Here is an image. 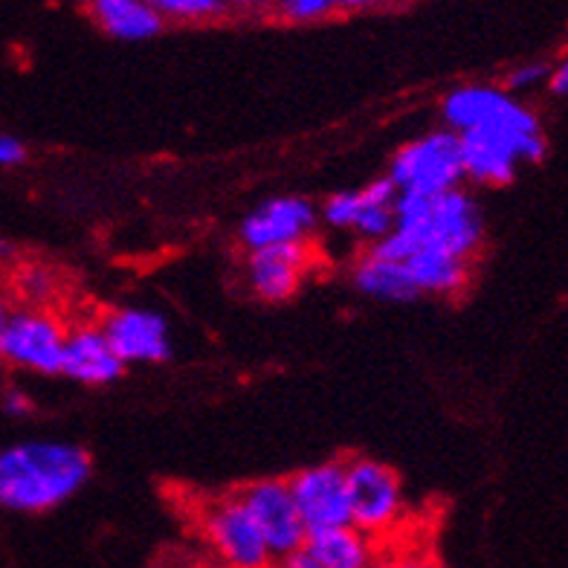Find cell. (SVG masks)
Instances as JSON below:
<instances>
[{
	"instance_id": "1",
	"label": "cell",
	"mask_w": 568,
	"mask_h": 568,
	"mask_svg": "<svg viewBox=\"0 0 568 568\" xmlns=\"http://www.w3.org/2000/svg\"><path fill=\"white\" fill-rule=\"evenodd\" d=\"M485 244V212L462 186L435 197L397 195L395 226L368 253L404 262L415 253H442L470 264Z\"/></svg>"
},
{
	"instance_id": "2",
	"label": "cell",
	"mask_w": 568,
	"mask_h": 568,
	"mask_svg": "<svg viewBox=\"0 0 568 568\" xmlns=\"http://www.w3.org/2000/svg\"><path fill=\"white\" fill-rule=\"evenodd\" d=\"M93 476V458L82 444L30 438L0 449V508L47 514L73 499Z\"/></svg>"
},
{
	"instance_id": "3",
	"label": "cell",
	"mask_w": 568,
	"mask_h": 568,
	"mask_svg": "<svg viewBox=\"0 0 568 568\" xmlns=\"http://www.w3.org/2000/svg\"><path fill=\"white\" fill-rule=\"evenodd\" d=\"M442 116L447 131L464 134V131H487L523 142L539 160L548 154V136L542 120L519 99L510 97L508 90L494 84H464L447 93L442 102Z\"/></svg>"
},
{
	"instance_id": "4",
	"label": "cell",
	"mask_w": 568,
	"mask_h": 568,
	"mask_svg": "<svg viewBox=\"0 0 568 568\" xmlns=\"http://www.w3.org/2000/svg\"><path fill=\"white\" fill-rule=\"evenodd\" d=\"M386 178L392 180L397 195L435 197L453 192L464 183L458 136L447 128H438V131L406 142L392 158Z\"/></svg>"
},
{
	"instance_id": "5",
	"label": "cell",
	"mask_w": 568,
	"mask_h": 568,
	"mask_svg": "<svg viewBox=\"0 0 568 568\" xmlns=\"http://www.w3.org/2000/svg\"><path fill=\"white\" fill-rule=\"evenodd\" d=\"M352 525L366 537L389 531L404 516V481L389 464L366 456L345 458Z\"/></svg>"
},
{
	"instance_id": "6",
	"label": "cell",
	"mask_w": 568,
	"mask_h": 568,
	"mask_svg": "<svg viewBox=\"0 0 568 568\" xmlns=\"http://www.w3.org/2000/svg\"><path fill=\"white\" fill-rule=\"evenodd\" d=\"M235 499L244 505V510L262 534L273 562H282L284 557H291L305 546L307 531L291 496L287 479H258L253 485L241 487Z\"/></svg>"
},
{
	"instance_id": "7",
	"label": "cell",
	"mask_w": 568,
	"mask_h": 568,
	"mask_svg": "<svg viewBox=\"0 0 568 568\" xmlns=\"http://www.w3.org/2000/svg\"><path fill=\"white\" fill-rule=\"evenodd\" d=\"M68 328L41 307H21L12 311L0 339V357L9 366L36 374H61V354H64Z\"/></svg>"
},
{
	"instance_id": "8",
	"label": "cell",
	"mask_w": 568,
	"mask_h": 568,
	"mask_svg": "<svg viewBox=\"0 0 568 568\" xmlns=\"http://www.w3.org/2000/svg\"><path fill=\"white\" fill-rule=\"evenodd\" d=\"M287 487H291V496L296 501V510H300L307 534L352 525L345 462L311 464L296 476H291Z\"/></svg>"
},
{
	"instance_id": "9",
	"label": "cell",
	"mask_w": 568,
	"mask_h": 568,
	"mask_svg": "<svg viewBox=\"0 0 568 568\" xmlns=\"http://www.w3.org/2000/svg\"><path fill=\"white\" fill-rule=\"evenodd\" d=\"M203 534L224 568H270L267 546L235 496H221L203 510Z\"/></svg>"
},
{
	"instance_id": "10",
	"label": "cell",
	"mask_w": 568,
	"mask_h": 568,
	"mask_svg": "<svg viewBox=\"0 0 568 568\" xmlns=\"http://www.w3.org/2000/svg\"><path fill=\"white\" fill-rule=\"evenodd\" d=\"M102 334L128 366H158L172 359V331L151 307H116L102 320Z\"/></svg>"
},
{
	"instance_id": "11",
	"label": "cell",
	"mask_w": 568,
	"mask_h": 568,
	"mask_svg": "<svg viewBox=\"0 0 568 568\" xmlns=\"http://www.w3.org/2000/svg\"><path fill=\"white\" fill-rule=\"evenodd\" d=\"M320 210L307 197L278 195L258 203L244 221H241L239 241L247 253L278 244H300L311 239L316 230Z\"/></svg>"
},
{
	"instance_id": "12",
	"label": "cell",
	"mask_w": 568,
	"mask_h": 568,
	"mask_svg": "<svg viewBox=\"0 0 568 568\" xmlns=\"http://www.w3.org/2000/svg\"><path fill=\"white\" fill-rule=\"evenodd\" d=\"M456 136L462 149L464 180L481 189L510 186L519 174V165L542 163L531 149H525L523 142L510 136L487 134V131H464Z\"/></svg>"
},
{
	"instance_id": "13",
	"label": "cell",
	"mask_w": 568,
	"mask_h": 568,
	"mask_svg": "<svg viewBox=\"0 0 568 568\" xmlns=\"http://www.w3.org/2000/svg\"><path fill=\"white\" fill-rule=\"evenodd\" d=\"M307 267H311V247L307 241L300 244H278L247 253L244 278L255 300L287 302L302 287Z\"/></svg>"
},
{
	"instance_id": "14",
	"label": "cell",
	"mask_w": 568,
	"mask_h": 568,
	"mask_svg": "<svg viewBox=\"0 0 568 568\" xmlns=\"http://www.w3.org/2000/svg\"><path fill=\"white\" fill-rule=\"evenodd\" d=\"M61 374L82 386H113L122 381L125 363L108 345L105 334L97 325H75L64 337V354H61Z\"/></svg>"
},
{
	"instance_id": "15",
	"label": "cell",
	"mask_w": 568,
	"mask_h": 568,
	"mask_svg": "<svg viewBox=\"0 0 568 568\" xmlns=\"http://www.w3.org/2000/svg\"><path fill=\"white\" fill-rule=\"evenodd\" d=\"M305 548L322 568H368L374 562V542L354 525L307 534Z\"/></svg>"
},
{
	"instance_id": "16",
	"label": "cell",
	"mask_w": 568,
	"mask_h": 568,
	"mask_svg": "<svg viewBox=\"0 0 568 568\" xmlns=\"http://www.w3.org/2000/svg\"><path fill=\"white\" fill-rule=\"evenodd\" d=\"M352 282L363 296L381 302H415L420 300L418 287L412 282V276L406 273V267L400 262H392V258H381V255L366 253L354 264Z\"/></svg>"
},
{
	"instance_id": "17",
	"label": "cell",
	"mask_w": 568,
	"mask_h": 568,
	"mask_svg": "<svg viewBox=\"0 0 568 568\" xmlns=\"http://www.w3.org/2000/svg\"><path fill=\"white\" fill-rule=\"evenodd\" d=\"M90 16L120 41H145L163 30V21L145 0H90Z\"/></svg>"
},
{
	"instance_id": "18",
	"label": "cell",
	"mask_w": 568,
	"mask_h": 568,
	"mask_svg": "<svg viewBox=\"0 0 568 568\" xmlns=\"http://www.w3.org/2000/svg\"><path fill=\"white\" fill-rule=\"evenodd\" d=\"M420 296H456L470 284V264L442 253H415L400 262Z\"/></svg>"
},
{
	"instance_id": "19",
	"label": "cell",
	"mask_w": 568,
	"mask_h": 568,
	"mask_svg": "<svg viewBox=\"0 0 568 568\" xmlns=\"http://www.w3.org/2000/svg\"><path fill=\"white\" fill-rule=\"evenodd\" d=\"M357 192V212H354L352 232L368 244H377L392 232L395 226V197L397 189L392 186L389 178L372 180L368 186L354 189Z\"/></svg>"
},
{
	"instance_id": "20",
	"label": "cell",
	"mask_w": 568,
	"mask_h": 568,
	"mask_svg": "<svg viewBox=\"0 0 568 568\" xmlns=\"http://www.w3.org/2000/svg\"><path fill=\"white\" fill-rule=\"evenodd\" d=\"M160 21H180V23H201L215 21L226 12L224 0H145Z\"/></svg>"
},
{
	"instance_id": "21",
	"label": "cell",
	"mask_w": 568,
	"mask_h": 568,
	"mask_svg": "<svg viewBox=\"0 0 568 568\" xmlns=\"http://www.w3.org/2000/svg\"><path fill=\"white\" fill-rule=\"evenodd\" d=\"M270 7L287 23H314L337 12V0H270Z\"/></svg>"
},
{
	"instance_id": "22",
	"label": "cell",
	"mask_w": 568,
	"mask_h": 568,
	"mask_svg": "<svg viewBox=\"0 0 568 568\" xmlns=\"http://www.w3.org/2000/svg\"><path fill=\"white\" fill-rule=\"evenodd\" d=\"M548 64L546 61H528V64H519V68H514L508 73V79H505V88L508 90L510 97H514L516 90H534L539 88V84H546L548 79Z\"/></svg>"
},
{
	"instance_id": "23",
	"label": "cell",
	"mask_w": 568,
	"mask_h": 568,
	"mask_svg": "<svg viewBox=\"0 0 568 568\" xmlns=\"http://www.w3.org/2000/svg\"><path fill=\"white\" fill-rule=\"evenodd\" d=\"M27 160V145L18 136L0 134V169H16Z\"/></svg>"
},
{
	"instance_id": "24",
	"label": "cell",
	"mask_w": 568,
	"mask_h": 568,
	"mask_svg": "<svg viewBox=\"0 0 568 568\" xmlns=\"http://www.w3.org/2000/svg\"><path fill=\"white\" fill-rule=\"evenodd\" d=\"M32 409H36V404H32V397L27 395V392L9 389L7 395H3V412L12 415V418H27Z\"/></svg>"
},
{
	"instance_id": "25",
	"label": "cell",
	"mask_w": 568,
	"mask_h": 568,
	"mask_svg": "<svg viewBox=\"0 0 568 568\" xmlns=\"http://www.w3.org/2000/svg\"><path fill=\"white\" fill-rule=\"evenodd\" d=\"M368 568H442L426 557H397V560H374Z\"/></svg>"
},
{
	"instance_id": "26",
	"label": "cell",
	"mask_w": 568,
	"mask_h": 568,
	"mask_svg": "<svg viewBox=\"0 0 568 568\" xmlns=\"http://www.w3.org/2000/svg\"><path fill=\"white\" fill-rule=\"evenodd\" d=\"M548 90H551V97H566L568 93V64H557V68L548 70V79H546Z\"/></svg>"
},
{
	"instance_id": "27",
	"label": "cell",
	"mask_w": 568,
	"mask_h": 568,
	"mask_svg": "<svg viewBox=\"0 0 568 568\" xmlns=\"http://www.w3.org/2000/svg\"><path fill=\"white\" fill-rule=\"evenodd\" d=\"M278 566H282V568H322L320 562H316L314 557H311V554L305 551V548H300V551L291 554V557H284V560L278 562Z\"/></svg>"
},
{
	"instance_id": "28",
	"label": "cell",
	"mask_w": 568,
	"mask_h": 568,
	"mask_svg": "<svg viewBox=\"0 0 568 568\" xmlns=\"http://www.w3.org/2000/svg\"><path fill=\"white\" fill-rule=\"evenodd\" d=\"M21 284H23V293H32V296H36V293L47 291V276L44 273H38V270H30V273L23 276Z\"/></svg>"
},
{
	"instance_id": "29",
	"label": "cell",
	"mask_w": 568,
	"mask_h": 568,
	"mask_svg": "<svg viewBox=\"0 0 568 568\" xmlns=\"http://www.w3.org/2000/svg\"><path fill=\"white\" fill-rule=\"evenodd\" d=\"M386 3H395V0H337V9H345V12H357V9L386 7Z\"/></svg>"
},
{
	"instance_id": "30",
	"label": "cell",
	"mask_w": 568,
	"mask_h": 568,
	"mask_svg": "<svg viewBox=\"0 0 568 568\" xmlns=\"http://www.w3.org/2000/svg\"><path fill=\"white\" fill-rule=\"evenodd\" d=\"M226 9H241V12H253V9L270 7V0H224Z\"/></svg>"
},
{
	"instance_id": "31",
	"label": "cell",
	"mask_w": 568,
	"mask_h": 568,
	"mask_svg": "<svg viewBox=\"0 0 568 568\" xmlns=\"http://www.w3.org/2000/svg\"><path fill=\"white\" fill-rule=\"evenodd\" d=\"M9 314H12V311H9V305H7V296L0 293V339H3V328H7Z\"/></svg>"
},
{
	"instance_id": "32",
	"label": "cell",
	"mask_w": 568,
	"mask_h": 568,
	"mask_svg": "<svg viewBox=\"0 0 568 568\" xmlns=\"http://www.w3.org/2000/svg\"><path fill=\"white\" fill-rule=\"evenodd\" d=\"M9 258H12V241L7 235H0V264L9 262Z\"/></svg>"
},
{
	"instance_id": "33",
	"label": "cell",
	"mask_w": 568,
	"mask_h": 568,
	"mask_svg": "<svg viewBox=\"0 0 568 568\" xmlns=\"http://www.w3.org/2000/svg\"><path fill=\"white\" fill-rule=\"evenodd\" d=\"M270 568H282V566H278V562H273V566H270Z\"/></svg>"
}]
</instances>
